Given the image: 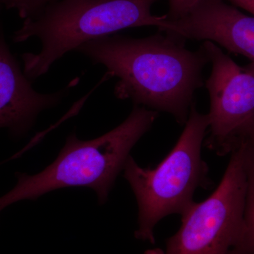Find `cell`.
Returning a JSON list of instances; mask_svg holds the SVG:
<instances>
[{"instance_id":"cell-1","label":"cell","mask_w":254,"mask_h":254,"mask_svg":"<svg viewBox=\"0 0 254 254\" xmlns=\"http://www.w3.org/2000/svg\"><path fill=\"white\" fill-rule=\"evenodd\" d=\"M76 51L119 78L114 91L118 99L170 114L180 125L188 120L195 91L203 86V69L210 63L203 46L191 51L184 40L158 33L142 38L101 37Z\"/></svg>"},{"instance_id":"cell-2","label":"cell","mask_w":254,"mask_h":254,"mask_svg":"<svg viewBox=\"0 0 254 254\" xmlns=\"http://www.w3.org/2000/svg\"><path fill=\"white\" fill-rule=\"evenodd\" d=\"M159 0H55L23 19L13 41L36 38L38 53L21 55L23 72L31 81L49 71L57 61L78 47L96 38L127 28L155 26L163 31L168 16L151 12Z\"/></svg>"},{"instance_id":"cell-3","label":"cell","mask_w":254,"mask_h":254,"mask_svg":"<svg viewBox=\"0 0 254 254\" xmlns=\"http://www.w3.org/2000/svg\"><path fill=\"white\" fill-rule=\"evenodd\" d=\"M158 112L133 105L128 118L111 131L94 139L81 140L72 133L66 138L58 158L36 175L17 173L14 188L0 197V213L23 200H36L53 190L68 187L94 190L104 204L130 152L147 133Z\"/></svg>"},{"instance_id":"cell-4","label":"cell","mask_w":254,"mask_h":254,"mask_svg":"<svg viewBox=\"0 0 254 254\" xmlns=\"http://www.w3.org/2000/svg\"><path fill=\"white\" fill-rule=\"evenodd\" d=\"M209 127L208 114L193 103L181 136L173 150L155 168H143L130 156L123 168L138 207V240L154 245L157 224L168 215H182L194 203L199 187L208 188V167L201 148Z\"/></svg>"},{"instance_id":"cell-5","label":"cell","mask_w":254,"mask_h":254,"mask_svg":"<svg viewBox=\"0 0 254 254\" xmlns=\"http://www.w3.org/2000/svg\"><path fill=\"white\" fill-rule=\"evenodd\" d=\"M231 154L220 185L181 215V226L168 239L165 250L145 254H227L235 247L243 228L247 179L240 147Z\"/></svg>"},{"instance_id":"cell-6","label":"cell","mask_w":254,"mask_h":254,"mask_svg":"<svg viewBox=\"0 0 254 254\" xmlns=\"http://www.w3.org/2000/svg\"><path fill=\"white\" fill-rule=\"evenodd\" d=\"M201 46L212 64L205 83L210 98L205 145L223 155L239 128L254 118V62L241 66L213 42Z\"/></svg>"},{"instance_id":"cell-7","label":"cell","mask_w":254,"mask_h":254,"mask_svg":"<svg viewBox=\"0 0 254 254\" xmlns=\"http://www.w3.org/2000/svg\"><path fill=\"white\" fill-rule=\"evenodd\" d=\"M163 32L185 41H211L254 62V16L224 0H199L185 17L169 21Z\"/></svg>"},{"instance_id":"cell-8","label":"cell","mask_w":254,"mask_h":254,"mask_svg":"<svg viewBox=\"0 0 254 254\" xmlns=\"http://www.w3.org/2000/svg\"><path fill=\"white\" fill-rule=\"evenodd\" d=\"M69 87L51 93L36 91L11 53L0 26V128H7L14 138L26 136L39 114L59 105Z\"/></svg>"},{"instance_id":"cell-9","label":"cell","mask_w":254,"mask_h":254,"mask_svg":"<svg viewBox=\"0 0 254 254\" xmlns=\"http://www.w3.org/2000/svg\"><path fill=\"white\" fill-rule=\"evenodd\" d=\"M242 152L243 165L247 179V192L243 228L240 239L227 254H254V147L239 143Z\"/></svg>"},{"instance_id":"cell-10","label":"cell","mask_w":254,"mask_h":254,"mask_svg":"<svg viewBox=\"0 0 254 254\" xmlns=\"http://www.w3.org/2000/svg\"><path fill=\"white\" fill-rule=\"evenodd\" d=\"M54 1L55 0H3V5L6 9L14 10L20 18L25 19Z\"/></svg>"},{"instance_id":"cell-11","label":"cell","mask_w":254,"mask_h":254,"mask_svg":"<svg viewBox=\"0 0 254 254\" xmlns=\"http://www.w3.org/2000/svg\"><path fill=\"white\" fill-rule=\"evenodd\" d=\"M199 0H169V11L167 16L170 21L185 17Z\"/></svg>"},{"instance_id":"cell-12","label":"cell","mask_w":254,"mask_h":254,"mask_svg":"<svg viewBox=\"0 0 254 254\" xmlns=\"http://www.w3.org/2000/svg\"><path fill=\"white\" fill-rule=\"evenodd\" d=\"M239 143H246L254 147V118L239 128L227 145V153H230L233 147Z\"/></svg>"},{"instance_id":"cell-13","label":"cell","mask_w":254,"mask_h":254,"mask_svg":"<svg viewBox=\"0 0 254 254\" xmlns=\"http://www.w3.org/2000/svg\"><path fill=\"white\" fill-rule=\"evenodd\" d=\"M236 7L249 11L254 16V0H224Z\"/></svg>"},{"instance_id":"cell-14","label":"cell","mask_w":254,"mask_h":254,"mask_svg":"<svg viewBox=\"0 0 254 254\" xmlns=\"http://www.w3.org/2000/svg\"><path fill=\"white\" fill-rule=\"evenodd\" d=\"M2 7H4V5H3V0H0V10H1Z\"/></svg>"}]
</instances>
